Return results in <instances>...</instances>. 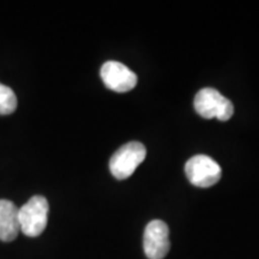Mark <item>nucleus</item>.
<instances>
[{
    "label": "nucleus",
    "mask_w": 259,
    "mask_h": 259,
    "mask_svg": "<svg viewBox=\"0 0 259 259\" xmlns=\"http://www.w3.org/2000/svg\"><path fill=\"white\" fill-rule=\"evenodd\" d=\"M144 253L149 259H163L170 248L169 229L161 220L149 222L144 229Z\"/></svg>",
    "instance_id": "5"
},
{
    "label": "nucleus",
    "mask_w": 259,
    "mask_h": 259,
    "mask_svg": "<svg viewBox=\"0 0 259 259\" xmlns=\"http://www.w3.org/2000/svg\"><path fill=\"white\" fill-rule=\"evenodd\" d=\"M17 108V96L14 90L0 83V114H11Z\"/></svg>",
    "instance_id": "8"
},
{
    "label": "nucleus",
    "mask_w": 259,
    "mask_h": 259,
    "mask_svg": "<svg viewBox=\"0 0 259 259\" xmlns=\"http://www.w3.org/2000/svg\"><path fill=\"white\" fill-rule=\"evenodd\" d=\"M19 231L18 208L11 200L0 199V240L14 241Z\"/></svg>",
    "instance_id": "7"
},
{
    "label": "nucleus",
    "mask_w": 259,
    "mask_h": 259,
    "mask_svg": "<svg viewBox=\"0 0 259 259\" xmlns=\"http://www.w3.org/2000/svg\"><path fill=\"white\" fill-rule=\"evenodd\" d=\"M193 106L196 112L204 119L218 118L220 121H227L234 114V106L231 100L212 88L199 90L194 97Z\"/></svg>",
    "instance_id": "2"
},
{
    "label": "nucleus",
    "mask_w": 259,
    "mask_h": 259,
    "mask_svg": "<svg viewBox=\"0 0 259 259\" xmlns=\"http://www.w3.org/2000/svg\"><path fill=\"white\" fill-rule=\"evenodd\" d=\"M100 73L107 88L115 93H127L137 85V74L119 61H106Z\"/></svg>",
    "instance_id": "6"
},
{
    "label": "nucleus",
    "mask_w": 259,
    "mask_h": 259,
    "mask_svg": "<svg viewBox=\"0 0 259 259\" xmlns=\"http://www.w3.org/2000/svg\"><path fill=\"white\" fill-rule=\"evenodd\" d=\"M147 156V149L139 142H130L118 149L109 161V169L118 180L127 179Z\"/></svg>",
    "instance_id": "3"
},
{
    "label": "nucleus",
    "mask_w": 259,
    "mask_h": 259,
    "mask_svg": "<svg viewBox=\"0 0 259 259\" xmlns=\"http://www.w3.org/2000/svg\"><path fill=\"white\" fill-rule=\"evenodd\" d=\"M187 179L197 187H210L221 179L222 170L213 158L206 155H196L185 164Z\"/></svg>",
    "instance_id": "4"
},
{
    "label": "nucleus",
    "mask_w": 259,
    "mask_h": 259,
    "mask_svg": "<svg viewBox=\"0 0 259 259\" xmlns=\"http://www.w3.org/2000/svg\"><path fill=\"white\" fill-rule=\"evenodd\" d=\"M50 205L44 196H34L18 209L21 232L24 235L38 236L46 229Z\"/></svg>",
    "instance_id": "1"
}]
</instances>
